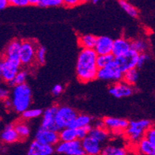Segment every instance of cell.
Returning <instances> with one entry per match:
<instances>
[{"instance_id":"cell-30","label":"cell","mask_w":155,"mask_h":155,"mask_svg":"<svg viewBox=\"0 0 155 155\" xmlns=\"http://www.w3.org/2000/svg\"><path fill=\"white\" fill-rule=\"evenodd\" d=\"M27 77H28V71L26 70H19V71L17 73L15 77L14 78V79L10 82H9L8 85L14 87L15 86H18V85L25 83Z\"/></svg>"},{"instance_id":"cell-10","label":"cell","mask_w":155,"mask_h":155,"mask_svg":"<svg viewBox=\"0 0 155 155\" xmlns=\"http://www.w3.org/2000/svg\"><path fill=\"white\" fill-rule=\"evenodd\" d=\"M36 140L45 145L55 147L59 142V133L56 131L41 127L36 133Z\"/></svg>"},{"instance_id":"cell-3","label":"cell","mask_w":155,"mask_h":155,"mask_svg":"<svg viewBox=\"0 0 155 155\" xmlns=\"http://www.w3.org/2000/svg\"><path fill=\"white\" fill-rule=\"evenodd\" d=\"M153 126L150 120L142 119L139 120H132L128 122V125L125 129L124 134L127 139L131 143L136 144L141 139L144 137L146 131Z\"/></svg>"},{"instance_id":"cell-21","label":"cell","mask_w":155,"mask_h":155,"mask_svg":"<svg viewBox=\"0 0 155 155\" xmlns=\"http://www.w3.org/2000/svg\"><path fill=\"white\" fill-rule=\"evenodd\" d=\"M139 153L144 155H155V145L143 137L136 143Z\"/></svg>"},{"instance_id":"cell-38","label":"cell","mask_w":155,"mask_h":155,"mask_svg":"<svg viewBox=\"0 0 155 155\" xmlns=\"http://www.w3.org/2000/svg\"><path fill=\"white\" fill-rule=\"evenodd\" d=\"M9 6H17V7H25L29 6V0H8Z\"/></svg>"},{"instance_id":"cell-44","label":"cell","mask_w":155,"mask_h":155,"mask_svg":"<svg viewBox=\"0 0 155 155\" xmlns=\"http://www.w3.org/2000/svg\"><path fill=\"white\" fill-rule=\"evenodd\" d=\"M40 0H29V4L33 5V6H38V3Z\"/></svg>"},{"instance_id":"cell-1","label":"cell","mask_w":155,"mask_h":155,"mask_svg":"<svg viewBox=\"0 0 155 155\" xmlns=\"http://www.w3.org/2000/svg\"><path fill=\"white\" fill-rule=\"evenodd\" d=\"M97 54L94 49L82 48L78 54L76 63L78 79L82 83H87L96 79L98 68L97 65Z\"/></svg>"},{"instance_id":"cell-46","label":"cell","mask_w":155,"mask_h":155,"mask_svg":"<svg viewBox=\"0 0 155 155\" xmlns=\"http://www.w3.org/2000/svg\"><path fill=\"white\" fill-rule=\"evenodd\" d=\"M102 1H104V0H92L93 3H94V4H98V3L101 2Z\"/></svg>"},{"instance_id":"cell-5","label":"cell","mask_w":155,"mask_h":155,"mask_svg":"<svg viewBox=\"0 0 155 155\" xmlns=\"http://www.w3.org/2000/svg\"><path fill=\"white\" fill-rule=\"evenodd\" d=\"M77 115L76 111L71 107L66 105L58 107L55 116V124L58 131L71 126Z\"/></svg>"},{"instance_id":"cell-41","label":"cell","mask_w":155,"mask_h":155,"mask_svg":"<svg viewBox=\"0 0 155 155\" xmlns=\"http://www.w3.org/2000/svg\"><path fill=\"white\" fill-rule=\"evenodd\" d=\"M63 92V86L60 84H57V85H55L53 88H52V90H51V93L53 94L54 96H59Z\"/></svg>"},{"instance_id":"cell-19","label":"cell","mask_w":155,"mask_h":155,"mask_svg":"<svg viewBox=\"0 0 155 155\" xmlns=\"http://www.w3.org/2000/svg\"><path fill=\"white\" fill-rule=\"evenodd\" d=\"M0 137L2 142L5 143H15L20 140L15 126L13 124H8L6 126Z\"/></svg>"},{"instance_id":"cell-33","label":"cell","mask_w":155,"mask_h":155,"mask_svg":"<svg viewBox=\"0 0 155 155\" xmlns=\"http://www.w3.org/2000/svg\"><path fill=\"white\" fill-rule=\"evenodd\" d=\"M42 113L41 108H28L22 112V117L25 120H32L42 116Z\"/></svg>"},{"instance_id":"cell-28","label":"cell","mask_w":155,"mask_h":155,"mask_svg":"<svg viewBox=\"0 0 155 155\" xmlns=\"http://www.w3.org/2000/svg\"><path fill=\"white\" fill-rule=\"evenodd\" d=\"M15 128L19 136L20 140L26 139L30 135V128L27 124L25 122H18L15 125Z\"/></svg>"},{"instance_id":"cell-42","label":"cell","mask_w":155,"mask_h":155,"mask_svg":"<svg viewBox=\"0 0 155 155\" xmlns=\"http://www.w3.org/2000/svg\"><path fill=\"white\" fill-rule=\"evenodd\" d=\"M8 6V0H0V10H4Z\"/></svg>"},{"instance_id":"cell-35","label":"cell","mask_w":155,"mask_h":155,"mask_svg":"<svg viewBox=\"0 0 155 155\" xmlns=\"http://www.w3.org/2000/svg\"><path fill=\"white\" fill-rule=\"evenodd\" d=\"M91 125H88L86 127H82L79 128H76V135H77V139L78 140H82L84 138H86L90 132L91 129Z\"/></svg>"},{"instance_id":"cell-48","label":"cell","mask_w":155,"mask_h":155,"mask_svg":"<svg viewBox=\"0 0 155 155\" xmlns=\"http://www.w3.org/2000/svg\"><path fill=\"white\" fill-rule=\"evenodd\" d=\"M1 150H2V146L0 145V151H1Z\"/></svg>"},{"instance_id":"cell-17","label":"cell","mask_w":155,"mask_h":155,"mask_svg":"<svg viewBox=\"0 0 155 155\" xmlns=\"http://www.w3.org/2000/svg\"><path fill=\"white\" fill-rule=\"evenodd\" d=\"M131 50V41L124 37H120L113 41L112 54L114 57H119Z\"/></svg>"},{"instance_id":"cell-39","label":"cell","mask_w":155,"mask_h":155,"mask_svg":"<svg viewBox=\"0 0 155 155\" xmlns=\"http://www.w3.org/2000/svg\"><path fill=\"white\" fill-rule=\"evenodd\" d=\"M10 96V91L5 85L0 82V101H4Z\"/></svg>"},{"instance_id":"cell-12","label":"cell","mask_w":155,"mask_h":155,"mask_svg":"<svg viewBox=\"0 0 155 155\" xmlns=\"http://www.w3.org/2000/svg\"><path fill=\"white\" fill-rule=\"evenodd\" d=\"M109 94L116 98L128 97L134 94L132 86L125 83L123 81L116 82L108 89Z\"/></svg>"},{"instance_id":"cell-43","label":"cell","mask_w":155,"mask_h":155,"mask_svg":"<svg viewBox=\"0 0 155 155\" xmlns=\"http://www.w3.org/2000/svg\"><path fill=\"white\" fill-rule=\"evenodd\" d=\"M4 104L6 108H12V102H11L10 98L8 97V98H6V99H5Z\"/></svg>"},{"instance_id":"cell-7","label":"cell","mask_w":155,"mask_h":155,"mask_svg":"<svg viewBox=\"0 0 155 155\" xmlns=\"http://www.w3.org/2000/svg\"><path fill=\"white\" fill-rule=\"evenodd\" d=\"M139 53L131 49L124 55L116 57L114 62L118 66L121 71L124 72L137 68V61H138Z\"/></svg>"},{"instance_id":"cell-14","label":"cell","mask_w":155,"mask_h":155,"mask_svg":"<svg viewBox=\"0 0 155 155\" xmlns=\"http://www.w3.org/2000/svg\"><path fill=\"white\" fill-rule=\"evenodd\" d=\"M112 44H113V40L111 37L106 36L97 37L96 44L94 50L97 55L112 53Z\"/></svg>"},{"instance_id":"cell-23","label":"cell","mask_w":155,"mask_h":155,"mask_svg":"<svg viewBox=\"0 0 155 155\" xmlns=\"http://www.w3.org/2000/svg\"><path fill=\"white\" fill-rule=\"evenodd\" d=\"M100 155H129L128 151L124 147L107 145L102 148Z\"/></svg>"},{"instance_id":"cell-47","label":"cell","mask_w":155,"mask_h":155,"mask_svg":"<svg viewBox=\"0 0 155 155\" xmlns=\"http://www.w3.org/2000/svg\"><path fill=\"white\" fill-rule=\"evenodd\" d=\"M89 1H90V0H81L82 3H83V2H89Z\"/></svg>"},{"instance_id":"cell-6","label":"cell","mask_w":155,"mask_h":155,"mask_svg":"<svg viewBox=\"0 0 155 155\" xmlns=\"http://www.w3.org/2000/svg\"><path fill=\"white\" fill-rule=\"evenodd\" d=\"M122 77L123 72L120 70L114 61L107 65L106 67L99 68L97 74V78L98 79L115 82L121 81Z\"/></svg>"},{"instance_id":"cell-11","label":"cell","mask_w":155,"mask_h":155,"mask_svg":"<svg viewBox=\"0 0 155 155\" xmlns=\"http://www.w3.org/2000/svg\"><path fill=\"white\" fill-rule=\"evenodd\" d=\"M103 125L109 132L114 134H120L124 132L125 129L128 125V120L125 119L116 118V117H105L103 120Z\"/></svg>"},{"instance_id":"cell-9","label":"cell","mask_w":155,"mask_h":155,"mask_svg":"<svg viewBox=\"0 0 155 155\" xmlns=\"http://www.w3.org/2000/svg\"><path fill=\"white\" fill-rule=\"evenodd\" d=\"M3 69L1 78L8 84L14 79V78L19 71L21 68L20 60L15 59H3L2 60Z\"/></svg>"},{"instance_id":"cell-29","label":"cell","mask_w":155,"mask_h":155,"mask_svg":"<svg viewBox=\"0 0 155 155\" xmlns=\"http://www.w3.org/2000/svg\"><path fill=\"white\" fill-rule=\"evenodd\" d=\"M119 4L121 8L131 18H137L139 15V10H137L135 6L131 4L128 0H119Z\"/></svg>"},{"instance_id":"cell-18","label":"cell","mask_w":155,"mask_h":155,"mask_svg":"<svg viewBox=\"0 0 155 155\" xmlns=\"http://www.w3.org/2000/svg\"><path fill=\"white\" fill-rule=\"evenodd\" d=\"M21 41L15 39L7 45L3 53V59L19 60V51H20Z\"/></svg>"},{"instance_id":"cell-25","label":"cell","mask_w":155,"mask_h":155,"mask_svg":"<svg viewBox=\"0 0 155 155\" xmlns=\"http://www.w3.org/2000/svg\"><path fill=\"white\" fill-rule=\"evenodd\" d=\"M139 78V71L136 68L128 70L123 73L122 80L125 83L128 84L130 86H134L137 83Z\"/></svg>"},{"instance_id":"cell-27","label":"cell","mask_w":155,"mask_h":155,"mask_svg":"<svg viewBox=\"0 0 155 155\" xmlns=\"http://www.w3.org/2000/svg\"><path fill=\"white\" fill-rule=\"evenodd\" d=\"M131 49L135 51L139 54L147 52L149 49V44L145 39H135L131 42Z\"/></svg>"},{"instance_id":"cell-2","label":"cell","mask_w":155,"mask_h":155,"mask_svg":"<svg viewBox=\"0 0 155 155\" xmlns=\"http://www.w3.org/2000/svg\"><path fill=\"white\" fill-rule=\"evenodd\" d=\"M12 109L22 113L29 108L32 103V90L26 83L14 86L11 95Z\"/></svg>"},{"instance_id":"cell-37","label":"cell","mask_w":155,"mask_h":155,"mask_svg":"<svg viewBox=\"0 0 155 155\" xmlns=\"http://www.w3.org/2000/svg\"><path fill=\"white\" fill-rule=\"evenodd\" d=\"M144 138L155 145V129L153 126H151L146 131Z\"/></svg>"},{"instance_id":"cell-20","label":"cell","mask_w":155,"mask_h":155,"mask_svg":"<svg viewBox=\"0 0 155 155\" xmlns=\"http://www.w3.org/2000/svg\"><path fill=\"white\" fill-rule=\"evenodd\" d=\"M109 135H110V132L104 127H91L88 135L96 139L99 143H102L108 140Z\"/></svg>"},{"instance_id":"cell-22","label":"cell","mask_w":155,"mask_h":155,"mask_svg":"<svg viewBox=\"0 0 155 155\" xmlns=\"http://www.w3.org/2000/svg\"><path fill=\"white\" fill-rule=\"evenodd\" d=\"M97 37L92 34L81 35L78 38V45L84 49H94Z\"/></svg>"},{"instance_id":"cell-26","label":"cell","mask_w":155,"mask_h":155,"mask_svg":"<svg viewBox=\"0 0 155 155\" xmlns=\"http://www.w3.org/2000/svg\"><path fill=\"white\" fill-rule=\"evenodd\" d=\"M92 123V118L90 116L85 114L77 115L74 120L72 122L71 125L70 127H71L73 128H79V127H86L88 125L91 124Z\"/></svg>"},{"instance_id":"cell-45","label":"cell","mask_w":155,"mask_h":155,"mask_svg":"<svg viewBox=\"0 0 155 155\" xmlns=\"http://www.w3.org/2000/svg\"><path fill=\"white\" fill-rule=\"evenodd\" d=\"M2 69H3V64H2V61H0V78H1V76H2Z\"/></svg>"},{"instance_id":"cell-31","label":"cell","mask_w":155,"mask_h":155,"mask_svg":"<svg viewBox=\"0 0 155 155\" xmlns=\"http://www.w3.org/2000/svg\"><path fill=\"white\" fill-rule=\"evenodd\" d=\"M115 57L112 53L104 54V55H97V65L98 69L106 67L107 65L110 64L114 61Z\"/></svg>"},{"instance_id":"cell-4","label":"cell","mask_w":155,"mask_h":155,"mask_svg":"<svg viewBox=\"0 0 155 155\" xmlns=\"http://www.w3.org/2000/svg\"><path fill=\"white\" fill-rule=\"evenodd\" d=\"M38 43L35 40H25L21 41L19 51L21 65L30 68L36 63V50Z\"/></svg>"},{"instance_id":"cell-16","label":"cell","mask_w":155,"mask_h":155,"mask_svg":"<svg viewBox=\"0 0 155 155\" xmlns=\"http://www.w3.org/2000/svg\"><path fill=\"white\" fill-rule=\"evenodd\" d=\"M54 147L45 145L35 140L29 146L27 155H51L54 153Z\"/></svg>"},{"instance_id":"cell-34","label":"cell","mask_w":155,"mask_h":155,"mask_svg":"<svg viewBox=\"0 0 155 155\" xmlns=\"http://www.w3.org/2000/svg\"><path fill=\"white\" fill-rule=\"evenodd\" d=\"M38 6L41 7H58L63 6L62 0H40Z\"/></svg>"},{"instance_id":"cell-24","label":"cell","mask_w":155,"mask_h":155,"mask_svg":"<svg viewBox=\"0 0 155 155\" xmlns=\"http://www.w3.org/2000/svg\"><path fill=\"white\" fill-rule=\"evenodd\" d=\"M59 138L60 142H70V141L75 140L77 139L76 135V129L71 127H67L58 131Z\"/></svg>"},{"instance_id":"cell-32","label":"cell","mask_w":155,"mask_h":155,"mask_svg":"<svg viewBox=\"0 0 155 155\" xmlns=\"http://www.w3.org/2000/svg\"><path fill=\"white\" fill-rule=\"evenodd\" d=\"M46 48L38 45L36 50V63L38 65H44L46 62Z\"/></svg>"},{"instance_id":"cell-8","label":"cell","mask_w":155,"mask_h":155,"mask_svg":"<svg viewBox=\"0 0 155 155\" xmlns=\"http://www.w3.org/2000/svg\"><path fill=\"white\" fill-rule=\"evenodd\" d=\"M55 150L59 153L66 155H86L81 145V140L60 142L55 145Z\"/></svg>"},{"instance_id":"cell-15","label":"cell","mask_w":155,"mask_h":155,"mask_svg":"<svg viewBox=\"0 0 155 155\" xmlns=\"http://www.w3.org/2000/svg\"><path fill=\"white\" fill-rule=\"evenodd\" d=\"M58 106L52 105V106L48 108L45 112L42 113L43 118H42V123L41 127L44 128L51 129L53 131H58L56 126L55 124V116L56 111H57Z\"/></svg>"},{"instance_id":"cell-40","label":"cell","mask_w":155,"mask_h":155,"mask_svg":"<svg viewBox=\"0 0 155 155\" xmlns=\"http://www.w3.org/2000/svg\"><path fill=\"white\" fill-rule=\"evenodd\" d=\"M62 2H63V6L68 8H72L82 3L81 0H62Z\"/></svg>"},{"instance_id":"cell-13","label":"cell","mask_w":155,"mask_h":155,"mask_svg":"<svg viewBox=\"0 0 155 155\" xmlns=\"http://www.w3.org/2000/svg\"><path fill=\"white\" fill-rule=\"evenodd\" d=\"M81 145L86 155H100L103 148L101 143L90 135L81 140Z\"/></svg>"},{"instance_id":"cell-36","label":"cell","mask_w":155,"mask_h":155,"mask_svg":"<svg viewBox=\"0 0 155 155\" xmlns=\"http://www.w3.org/2000/svg\"><path fill=\"white\" fill-rule=\"evenodd\" d=\"M150 59V55L147 52H143V53L139 54L138 57V61H137V68H142L145 65V63Z\"/></svg>"}]
</instances>
